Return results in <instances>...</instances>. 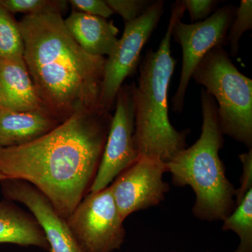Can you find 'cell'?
Segmentation results:
<instances>
[{
	"instance_id": "1",
	"label": "cell",
	"mask_w": 252,
	"mask_h": 252,
	"mask_svg": "<svg viewBox=\"0 0 252 252\" xmlns=\"http://www.w3.org/2000/svg\"><path fill=\"white\" fill-rule=\"evenodd\" d=\"M112 117L102 106L84 109L31 143L0 147V172L34 186L67 220L90 192Z\"/></svg>"
},
{
	"instance_id": "2",
	"label": "cell",
	"mask_w": 252,
	"mask_h": 252,
	"mask_svg": "<svg viewBox=\"0 0 252 252\" xmlns=\"http://www.w3.org/2000/svg\"><path fill=\"white\" fill-rule=\"evenodd\" d=\"M23 59L41 107L61 124L100 107L107 58L84 51L58 13L25 15L18 21Z\"/></svg>"
},
{
	"instance_id": "3",
	"label": "cell",
	"mask_w": 252,
	"mask_h": 252,
	"mask_svg": "<svg viewBox=\"0 0 252 252\" xmlns=\"http://www.w3.org/2000/svg\"><path fill=\"white\" fill-rule=\"evenodd\" d=\"M186 11L183 1L172 6L166 33L157 51L149 50L140 65L134 89V142L139 157L157 158L167 163L187 148L190 130H176L168 117L167 92L177 61L171 54L172 32Z\"/></svg>"
},
{
	"instance_id": "4",
	"label": "cell",
	"mask_w": 252,
	"mask_h": 252,
	"mask_svg": "<svg viewBox=\"0 0 252 252\" xmlns=\"http://www.w3.org/2000/svg\"><path fill=\"white\" fill-rule=\"evenodd\" d=\"M203 126L201 135L189 148L167 162L174 185L189 186L195 194L194 216L207 221L223 220L235 207L234 186L227 178L220 158L224 143L216 100L206 91L200 95Z\"/></svg>"
},
{
	"instance_id": "5",
	"label": "cell",
	"mask_w": 252,
	"mask_h": 252,
	"mask_svg": "<svg viewBox=\"0 0 252 252\" xmlns=\"http://www.w3.org/2000/svg\"><path fill=\"white\" fill-rule=\"evenodd\" d=\"M191 78L216 100L223 135L251 149L252 79L238 70L221 46L205 55Z\"/></svg>"
},
{
	"instance_id": "6",
	"label": "cell",
	"mask_w": 252,
	"mask_h": 252,
	"mask_svg": "<svg viewBox=\"0 0 252 252\" xmlns=\"http://www.w3.org/2000/svg\"><path fill=\"white\" fill-rule=\"evenodd\" d=\"M124 219L110 186L90 192L67 219L68 225L84 252H113L125 241Z\"/></svg>"
},
{
	"instance_id": "7",
	"label": "cell",
	"mask_w": 252,
	"mask_h": 252,
	"mask_svg": "<svg viewBox=\"0 0 252 252\" xmlns=\"http://www.w3.org/2000/svg\"><path fill=\"white\" fill-rule=\"evenodd\" d=\"M236 8L228 4L217 10L203 21L187 24L177 19L172 36L182 50V71L178 89L173 97V110L182 112L185 95L195 68L205 55L217 46L227 43V34L234 18Z\"/></svg>"
},
{
	"instance_id": "8",
	"label": "cell",
	"mask_w": 252,
	"mask_h": 252,
	"mask_svg": "<svg viewBox=\"0 0 252 252\" xmlns=\"http://www.w3.org/2000/svg\"><path fill=\"white\" fill-rule=\"evenodd\" d=\"M164 11V1H154L133 21L125 23L124 34L106 59L100 104L111 112L116 97L126 78L135 72L141 52L157 28Z\"/></svg>"
},
{
	"instance_id": "9",
	"label": "cell",
	"mask_w": 252,
	"mask_h": 252,
	"mask_svg": "<svg viewBox=\"0 0 252 252\" xmlns=\"http://www.w3.org/2000/svg\"><path fill=\"white\" fill-rule=\"evenodd\" d=\"M135 83L123 84L115 101L103 154L90 192L107 188L113 181L140 158L134 142ZM89 192V193H90Z\"/></svg>"
},
{
	"instance_id": "10",
	"label": "cell",
	"mask_w": 252,
	"mask_h": 252,
	"mask_svg": "<svg viewBox=\"0 0 252 252\" xmlns=\"http://www.w3.org/2000/svg\"><path fill=\"white\" fill-rule=\"evenodd\" d=\"M167 163L157 158L140 157L115 179L110 187L124 220L131 214L159 205L170 189L162 180Z\"/></svg>"
},
{
	"instance_id": "11",
	"label": "cell",
	"mask_w": 252,
	"mask_h": 252,
	"mask_svg": "<svg viewBox=\"0 0 252 252\" xmlns=\"http://www.w3.org/2000/svg\"><path fill=\"white\" fill-rule=\"evenodd\" d=\"M0 186L6 200L23 204L35 217L44 230L51 252H84L69 228L67 220L36 187L16 179H5L0 182Z\"/></svg>"
},
{
	"instance_id": "12",
	"label": "cell",
	"mask_w": 252,
	"mask_h": 252,
	"mask_svg": "<svg viewBox=\"0 0 252 252\" xmlns=\"http://www.w3.org/2000/svg\"><path fill=\"white\" fill-rule=\"evenodd\" d=\"M0 109L12 112L43 109L23 59H0Z\"/></svg>"
},
{
	"instance_id": "13",
	"label": "cell",
	"mask_w": 252,
	"mask_h": 252,
	"mask_svg": "<svg viewBox=\"0 0 252 252\" xmlns=\"http://www.w3.org/2000/svg\"><path fill=\"white\" fill-rule=\"evenodd\" d=\"M64 23L81 49L92 56H109L119 42V29L106 18L73 10Z\"/></svg>"
},
{
	"instance_id": "14",
	"label": "cell",
	"mask_w": 252,
	"mask_h": 252,
	"mask_svg": "<svg viewBox=\"0 0 252 252\" xmlns=\"http://www.w3.org/2000/svg\"><path fill=\"white\" fill-rule=\"evenodd\" d=\"M61 124L44 109L12 112L0 109V147L25 145L40 138Z\"/></svg>"
},
{
	"instance_id": "15",
	"label": "cell",
	"mask_w": 252,
	"mask_h": 252,
	"mask_svg": "<svg viewBox=\"0 0 252 252\" xmlns=\"http://www.w3.org/2000/svg\"><path fill=\"white\" fill-rule=\"evenodd\" d=\"M36 247L51 252L44 230L31 212L14 202L0 200V244Z\"/></svg>"
},
{
	"instance_id": "16",
	"label": "cell",
	"mask_w": 252,
	"mask_h": 252,
	"mask_svg": "<svg viewBox=\"0 0 252 252\" xmlns=\"http://www.w3.org/2000/svg\"><path fill=\"white\" fill-rule=\"evenodd\" d=\"M243 164L240 187L235 190V207L223 220V230H231L240 239L233 252H252V149L239 156Z\"/></svg>"
},
{
	"instance_id": "17",
	"label": "cell",
	"mask_w": 252,
	"mask_h": 252,
	"mask_svg": "<svg viewBox=\"0 0 252 252\" xmlns=\"http://www.w3.org/2000/svg\"><path fill=\"white\" fill-rule=\"evenodd\" d=\"M24 44L18 21L0 4V59H23Z\"/></svg>"
},
{
	"instance_id": "18",
	"label": "cell",
	"mask_w": 252,
	"mask_h": 252,
	"mask_svg": "<svg viewBox=\"0 0 252 252\" xmlns=\"http://www.w3.org/2000/svg\"><path fill=\"white\" fill-rule=\"evenodd\" d=\"M0 4L13 14L24 13L26 15L46 13L62 14L69 4L66 0H0Z\"/></svg>"
},
{
	"instance_id": "19",
	"label": "cell",
	"mask_w": 252,
	"mask_h": 252,
	"mask_svg": "<svg viewBox=\"0 0 252 252\" xmlns=\"http://www.w3.org/2000/svg\"><path fill=\"white\" fill-rule=\"evenodd\" d=\"M252 28V0H242L240 6L235 11L234 18L228 31L227 43H229L230 55L237 56L239 51L240 38Z\"/></svg>"
},
{
	"instance_id": "20",
	"label": "cell",
	"mask_w": 252,
	"mask_h": 252,
	"mask_svg": "<svg viewBox=\"0 0 252 252\" xmlns=\"http://www.w3.org/2000/svg\"><path fill=\"white\" fill-rule=\"evenodd\" d=\"M114 13L120 15L125 23L133 21L143 14L154 1L148 0H105Z\"/></svg>"
},
{
	"instance_id": "21",
	"label": "cell",
	"mask_w": 252,
	"mask_h": 252,
	"mask_svg": "<svg viewBox=\"0 0 252 252\" xmlns=\"http://www.w3.org/2000/svg\"><path fill=\"white\" fill-rule=\"evenodd\" d=\"M68 1L76 11L79 10L80 12L92 16L107 19L114 14L104 0H69Z\"/></svg>"
},
{
	"instance_id": "22",
	"label": "cell",
	"mask_w": 252,
	"mask_h": 252,
	"mask_svg": "<svg viewBox=\"0 0 252 252\" xmlns=\"http://www.w3.org/2000/svg\"><path fill=\"white\" fill-rule=\"evenodd\" d=\"M185 9L189 11L192 23L200 22L208 18L209 15L219 4L215 0H185Z\"/></svg>"
},
{
	"instance_id": "23",
	"label": "cell",
	"mask_w": 252,
	"mask_h": 252,
	"mask_svg": "<svg viewBox=\"0 0 252 252\" xmlns=\"http://www.w3.org/2000/svg\"><path fill=\"white\" fill-rule=\"evenodd\" d=\"M5 179H6V177H5V176L3 175L0 172V182L5 180Z\"/></svg>"
},
{
	"instance_id": "24",
	"label": "cell",
	"mask_w": 252,
	"mask_h": 252,
	"mask_svg": "<svg viewBox=\"0 0 252 252\" xmlns=\"http://www.w3.org/2000/svg\"></svg>"
}]
</instances>
